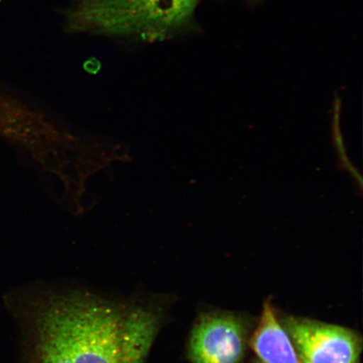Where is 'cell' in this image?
I'll return each instance as SVG.
<instances>
[{
	"label": "cell",
	"mask_w": 363,
	"mask_h": 363,
	"mask_svg": "<svg viewBox=\"0 0 363 363\" xmlns=\"http://www.w3.org/2000/svg\"><path fill=\"white\" fill-rule=\"evenodd\" d=\"M171 298L36 284L11 290L4 301L18 331V363H147Z\"/></svg>",
	"instance_id": "6da1fadb"
},
{
	"label": "cell",
	"mask_w": 363,
	"mask_h": 363,
	"mask_svg": "<svg viewBox=\"0 0 363 363\" xmlns=\"http://www.w3.org/2000/svg\"><path fill=\"white\" fill-rule=\"evenodd\" d=\"M198 0H74L65 12L69 34L162 42L191 21Z\"/></svg>",
	"instance_id": "7a4b0ae2"
},
{
	"label": "cell",
	"mask_w": 363,
	"mask_h": 363,
	"mask_svg": "<svg viewBox=\"0 0 363 363\" xmlns=\"http://www.w3.org/2000/svg\"><path fill=\"white\" fill-rule=\"evenodd\" d=\"M252 317L228 311L203 312L190 331L187 357L191 363H240L255 328Z\"/></svg>",
	"instance_id": "3957f363"
},
{
	"label": "cell",
	"mask_w": 363,
	"mask_h": 363,
	"mask_svg": "<svg viewBox=\"0 0 363 363\" xmlns=\"http://www.w3.org/2000/svg\"><path fill=\"white\" fill-rule=\"evenodd\" d=\"M278 318L303 362L360 363L362 339L356 330L303 316Z\"/></svg>",
	"instance_id": "277c9868"
},
{
	"label": "cell",
	"mask_w": 363,
	"mask_h": 363,
	"mask_svg": "<svg viewBox=\"0 0 363 363\" xmlns=\"http://www.w3.org/2000/svg\"><path fill=\"white\" fill-rule=\"evenodd\" d=\"M250 347L264 363H305L281 325L270 298L263 303L261 315L250 340Z\"/></svg>",
	"instance_id": "5b68a950"
},
{
	"label": "cell",
	"mask_w": 363,
	"mask_h": 363,
	"mask_svg": "<svg viewBox=\"0 0 363 363\" xmlns=\"http://www.w3.org/2000/svg\"><path fill=\"white\" fill-rule=\"evenodd\" d=\"M252 363H264V362H262V361H260L259 359H258V358H257V359L253 360V361L252 362Z\"/></svg>",
	"instance_id": "8992f818"
}]
</instances>
